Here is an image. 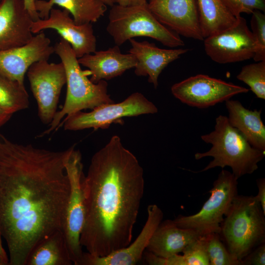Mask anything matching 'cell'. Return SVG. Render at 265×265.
<instances>
[{
	"instance_id": "1f68e13d",
	"label": "cell",
	"mask_w": 265,
	"mask_h": 265,
	"mask_svg": "<svg viewBox=\"0 0 265 265\" xmlns=\"http://www.w3.org/2000/svg\"><path fill=\"white\" fill-rule=\"evenodd\" d=\"M257 185L258 188V194L255 197L260 203L262 209L265 214V179L260 178L257 180Z\"/></svg>"
},
{
	"instance_id": "2e32d148",
	"label": "cell",
	"mask_w": 265,
	"mask_h": 265,
	"mask_svg": "<svg viewBox=\"0 0 265 265\" xmlns=\"http://www.w3.org/2000/svg\"><path fill=\"white\" fill-rule=\"evenodd\" d=\"M147 219L137 238L127 247L107 256L97 257L83 252L80 265H134L141 260L155 231L163 217L156 204L147 207Z\"/></svg>"
},
{
	"instance_id": "f1b7e54d",
	"label": "cell",
	"mask_w": 265,
	"mask_h": 265,
	"mask_svg": "<svg viewBox=\"0 0 265 265\" xmlns=\"http://www.w3.org/2000/svg\"><path fill=\"white\" fill-rule=\"evenodd\" d=\"M185 265H210L205 236H200L183 250Z\"/></svg>"
},
{
	"instance_id": "603a6c76",
	"label": "cell",
	"mask_w": 265,
	"mask_h": 265,
	"mask_svg": "<svg viewBox=\"0 0 265 265\" xmlns=\"http://www.w3.org/2000/svg\"><path fill=\"white\" fill-rule=\"evenodd\" d=\"M62 231H57L41 240L31 250L26 265H72Z\"/></svg>"
},
{
	"instance_id": "6da1fadb",
	"label": "cell",
	"mask_w": 265,
	"mask_h": 265,
	"mask_svg": "<svg viewBox=\"0 0 265 265\" xmlns=\"http://www.w3.org/2000/svg\"><path fill=\"white\" fill-rule=\"evenodd\" d=\"M71 148L51 151L19 144L0 132V234L9 265H26L41 240L63 231L70 192L65 160Z\"/></svg>"
},
{
	"instance_id": "277c9868",
	"label": "cell",
	"mask_w": 265,
	"mask_h": 265,
	"mask_svg": "<svg viewBox=\"0 0 265 265\" xmlns=\"http://www.w3.org/2000/svg\"><path fill=\"white\" fill-rule=\"evenodd\" d=\"M54 48V53L65 68L67 93L61 109L56 111L49 129L41 136L57 129L64 117L83 109H93L103 104L114 103L107 93V82L102 80L95 83L88 79L90 71L81 70L78 58L68 42L60 37Z\"/></svg>"
},
{
	"instance_id": "836d02e7",
	"label": "cell",
	"mask_w": 265,
	"mask_h": 265,
	"mask_svg": "<svg viewBox=\"0 0 265 265\" xmlns=\"http://www.w3.org/2000/svg\"><path fill=\"white\" fill-rule=\"evenodd\" d=\"M148 0H117V3L122 6H131L145 3Z\"/></svg>"
},
{
	"instance_id": "8fae6325",
	"label": "cell",
	"mask_w": 265,
	"mask_h": 265,
	"mask_svg": "<svg viewBox=\"0 0 265 265\" xmlns=\"http://www.w3.org/2000/svg\"><path fill=\"white\" fill-rule=\"evenodd\" d=\"M26 74L37 104L38 116L42 122L50 124L57 111L59 96L66 82L64 65L62 62L41 60L33 63Z\"/></svg>"
},
{
	"instance_id": "cb8c5ba5",
	"label": "cell",
	"mask_w": 265,
	"mask_h": 265,
	"mask_svg": "<svg viewBox=\"0 0 265 265\" xmlns=\"http://www.w3.org/2000/svg\"><path fill=\"white\" fill-rule=\"evenodd\" d=\"M199 21L205 39L232 26L236 21L221 0H197Z\"/></svg>"
},
{
	"instance_id": "44dd1931",
	"label": "cell",
	"mask_w": 265,
	"mask_h": 265,
	"mask_svg": "<svg viewBox=\"0 0 265 265\" xmlns=\"http://www.w3.org/2000/svg\"><path fill=\"white\" fill-rule=\"evenodd\" d=\"M230 125L238 130L254 147L265 150V126L261 119L262 110H249L238 100L225 101Z\"/></svg>"
},
{
	"instance_id": "5bb4252c",
	"label": "cell",
	"mask_w": 265,
	"mask_h": 265,
	"mask_svg": "<svg viewBox=\"0 0 265 265\" xmlns=\"http://www.w3.org/2000/svg\"><path fill=\"white\" fill-rule=\"evenodd\" d=\"M148 5L161 24L180 36L204 40L197 0H149Z\"/></svg>"
},
{
	"instance_id": "7402d4cb",
	"label": "cell",
	"mask_w": 265,
	"mask_h": 265,
	"mask_svg": "<svg viewBox=\"0 0 265 265\" xmlns=\"http://www.w3.org/2000/svg\"><path fill=\"white\" fill-rule=\"evenodd\" d=\"M54 5L68 11L78 25L97 22L107 9L101 0H36L35 6L39 18H47Z\"/></svg>"
},
{
	"instance_id": "ac0fdd59",
	"label": "cell",
	"mask_w": 265,
	"mask_h": 265,
	"mask_svg": "<svg viewBox=\"0 0 265 265\" xmlns=\"http://www.w3.org/2000/svg\"><path fill=\"white\" fill-rule=\"evenodd\" d=\"M131 48L129 53L136 58L137 63L134 73L137 76H148V82L155 88L158 86V78L162 70L171 62L187 53L188 49H164L147 41H137L134 38L129 40Z\"/></svg>"
},
{
	"instance_id": "60d3db41",
	"label": "cell",
	"mask_w": 265,
	"mask_h": 265,
	"mask_svg": "<svg viewBox=\"0 0 265 265\" xmlns=\"http://www.w3.org/2000/svg\"></svg>"
},
{
	"instance_id": "8992f818",
	"label": "cell",
	"mask_w": 265,
	"mask_h": 265,
	"mask_svg": "<svg viewBox=\"0 0 265 265\" xmlns=\"http://www.w3.org/2000/svg\"><path fill=\"white\" fill-rule=\"evenodd\" d=\"M106 31L120 46L136 37L153 38L170 48L184 46L180 36L161 24L150 11L148 2L131 6H111Z\"/></svg>"
},
{
	"instance_id": "4316f807",
	"label": "cell",
	"mask_w": 265,
	"mask_h": 265,
	"mask_svg": "<svg viewBox=\"0 0 265 265\" xmlns=\"http://www.w3.org/2000/svg\"><path fill=\"white\" fill-rule=\"evenodd\" d=\"M204 236L210 265H241L240 262L230 253L222 242L219 234Z\"/></svg>"
},
{
	"instance_id": "9a60e30c",
	"label": "cell",
	"mask_w": 265,
	"mask_h": 265,
	"mask_svg": "<svg viewBox=\"0 0 265 265\" xmlns=\"http://www.w3.org/2000/svg\"><path fill=\"white\" fill-rule=\"evenodd\" d=\"M53 53L50 39L41 31L23 46L0 51V74L24 83L29 68L36 62L48 60Z\"/></svg>"
},
{
	"instance_id": "d6a6232c",
	"label": "cell",
	"mask_w": 265,
	"mask_h": 265,
	"mask_svg": "<svg viewBox=\"0 0 265 265\" xmlns=\"http://www.w3.org/2000/svg\"><path fill=\"white\" fill-rule=\"evenodd\" d=\"M26 8L29 12L33 21L39 18L35 6V0H24Z\"/></svg>"
},
{
	"instance_id": "4fadbf2b",
	"label": "cell",
	"mask_w": 265,
	"mask_h": 265,
	"mask_svg": "<svg viewBox=\"0 0 265 265\" xmlns=\"http://www.w3.org/2000/svg\"><path fill=\"white\" fill-rule=\"evenodd\" d=\"M66 9L52 8L49 17L33 21L31 30L38 33L47 29L57 32L71 45L78 58L96 51L97 39L91 23L76 24Z\"/></svg>"
},
{
	"instance_id": "e575fe53",
	"label": "cell",
	"mask_w": 265,
	"mask_h": 265,
	"mask_svg": "<svg viewBox=\"0 0 265 265\" xmlns=\"http://www.w3.org/2000/svg\"><path fill=\"white\" fill-rule=\"evenodd\" d=\"M12 114L7 113L0 108V128L7 123Z\"/></svg>"
},
{
	"instance_id": "3957f363",
	"label": "cell",
	"mask_w": 265,
	"mask_h": 265,
	"mask_svg": "<svg viewBox=\"0 0 265 265\" xmlns=\"http://www.w3.org/2000/svg\"><path fill=\"white\" fill-rule=\"evenodd\" d=\"M201 138L212 146L207 152L196 153L195 159L212 157L213 160L199 172L216 167L223 169L229 166L238 180L255 171L265 156V150L253 147L238 130L230 125L226 116L219 115L215 119L214 130Z\"/></svg>"
},
{
	"instance_id": "d4e9b609",
	"label": "cell",
	"mask_w": 265,
	"mask_h": 265,
	"mask_svg": "<svg viewBox=\"0 0 265 265\" xmlns=\"http://www.w3.org/2000/svg\"><path fill=\"white\" fill-rule=\"evenodd\" d=\"M29 105L24 83L0 74V108L11 114L26 109Z\"/></svg>"
},
{
	"instance_id": "4dcf8cb0",
	"label": "cell",
	"mask_w": 265,
	"mask_h": 265,
	"mask_svg": "<svg viewBox=\"0 0 265 265\" xmlns=\"http://www.w3.org/2000/svg\"><path fill=\"white\" fill-rule=\"evenodd\" d=\"M241 265H265V243L254 248L240 261Z\"/></svg>"
},
{
	"instance_id": "ba28073f",
	"label": "cell",
	"mask_w": 265,
	"mask_h": 265,
	"mask_svg": "<svg viewBox=\"0 0 265 265\" xmlns=\"http://www.w3.org/2000/svg\"><path fill=\"white\" fill-rule=\"evenodd\" d=\"M65 168L69 179L70 192L63 231L73 264L80 265L83 253L80 236L84 220L82 186L84 175L81 154L74 146L66 158Z\"/></svg>"
},
{
	"instance_id": "e0dca14e",
	"label": "cell",
	"mask_w": 265,
	"mask_h": 265,
	"mask_svg": "<svg viewBox=\"0 0 265 265\" xmlns=\"http://www.w3.org/2000/svg\"><path fill=\"white\" fill-rule=\"evenodd\" d=\"M33 20L24 0H1L0 3V51L23 46L33 36Z\"/></svg>"
},
{
	"instance_id": "484cf974",
	"label": "cell",
	"mask_w": 265,
	"mask_h": 265,
	"mask_svg": "<svg viewBox=\"0 0 265 265\" xmlns=\"http://www.w3.org/2000/svg\"><path fill=\"white\" fill-rule=\"evenodd\" d=\"M237 78L248 85L257 98L265 99V60L244 66Z\"/></svg>"
},
{
	"instance_id": "d6986e66",
	"label": "cell",
	"mask_w": 265,
	"mask_h": 265,
	"mask_svg": "<svg viewBox=\"0 0 265 265\" xmlns=\"http://www.w3.org/2000/svg\"><path fill=\"white\" fill-rule=\"evenodd\" d=\"M78 62L90 71V80L95 83L119 76L127 70L134 68L137 63L132 54L123 53L117 45L85 54L78 58Z\"/></svg>"
},
{
	"instance_id": "52a82bcc",
	"label": "cell",
	"mask_w": 265,
	"mask_h": 265,
	"mask_svg": "<svg viewBox=\"0 0 265 265\" xmlns=\"http://www.w3.org/2000/svg\"><path fill=\"white\" fill-rule=\"evenodd\" d=\"M209 192L211 195L200 211L191 215H179L173 220L178 226L192 229L200 236L220 234L224 216L238 194V179L222 169Z\"/></svg>"
},
{
	"instance_id": "7c38bea8",
	"label": "cell",
	"mask_w": 265,
	"mask_h": 265,
	"mask_svg": "<svg viewBox=\"0 0 265 265\" xmlns=\"http://www.w3.org/2000/svg\"><path fill=\"white\" fill-rule=\"evenodd\" d=\"M174 96L189 106L205 108L226 101L249 89L220 79L199 74L173 84Z\"/></svg>"
},
{
	"instance_id": "7a4b0ae2",
	"label": "cell",
	"mask_w": 265,
	"mask_h": 265,
	"mask_svg": "<svg viewBox=\"0 0 265 265\" xmlns=\"http://www.w3.org/2000/svg\"><path fill=\"white\" fill-rule=\"evenodd\" d=\"M82 186V247L97 257L127 247L132 242L145 185L142 166L118 135L93 155Z\"/></svg>"
},
{
	"instance_id": "d590c367",
	"label": "cell",
	"mask_w": 265,
	"mask_h": 265,
	"mask_svg": "<svg viewBox=\"0 0 265 265\" xmlns=\"http://www.w3.org/2000/svg\"><path fill=\"white\" fill-rule=\"evenodd\" d=\"M0 257L2 259L5 265H9V259L4 249L1 242V237L0 234Z\"/></svg>"
},
{
	"instance_id": "83f0119b",
	"label": "cell",
	"mask_w": 265,
	"mask_h": 265,
	"mask_svg": "<svg viewBox=\"0 0 265 265\" xmlns=\"http://www.w3.org/2000/svg\"><path fill=\"white\" fill-rule=\"evenodd\" d=\"M251 14V32L257 45V50L253 58L259 62L265 60V15L259 10H254Z\"/></svg>"
},
{
	"instance_id": "30bf717a",
	"label": "cell",
	"mask_w": 265,
	"mask_h": 265,
	"mask_svg": "<svg viewBox=\"0 0 265 265\" xmlns=\"http://www.w3.org/2000/svg\"><path fill=\"white\" fill-rule=\"evenodd\" d=\"M203 41L207 55L220 64L249 59L257 50L255 39L246 19L241 16L232 26L205 38Z\"/></svg>"
},
{
	"instance_id": "f546056e",
	"label": "cell",
	"mask_w": 265,
	"mask_h": 265,
	"mask_svg": "<svg viewBox=\"0 0 265 265\" xmlns=\"http://www.w3.org/2000/svg\"><path fill=\"white\" fill-rule=\"evenodd\" d=\"M231 14L236 18L242 13L251 14L254 10L265 13V0H221Z\"/></svg>"
},
{
	"instance_id": "f35d334b",
	"label": "cell",
	"mask_w": 265,
	"mask_h": 265,
	"mask_svg": "<svg viewBox=\"0 0 265 265\" xmlns=\"http://www.w3.org/2000/svg\"><path fill=\"white\" fill-rule=\"evenodd\" d=\"M0 2H1V0H0Z\"/></svg>"
},
{
	"instance_id": "5b68a950",
	"label": "cell",
	"mask_w": 265,
	"mask_h": 265,
	"mask_svg": "<svg viewBox=\"0 0 265 265\" xmlns=\"http://www.w3.org/2000/svg\"><path fill=\"white\" fill-rule=\"evenodd\" d=\"M265 214L255 196L234 198L221 224L228 251L240 262L260 244L265 243Z\"/></svg>"
},
{
	"instance_id": "9c48e42d",
	"label": "cell",
	"mask_w": 265,
	"mask_h": 265,
	"mask_svg": "<svg viewBox=\"0 0 265 265\" xmlns=\"http://www.w3.org/2000/svg\"><path fill=\"white\" fill-rule=\"evenodd\" d=\"M157 106L142 93L135 92L118 103L103 104L89 112L74 113L64 119L65 130L79 131L86 129H106L113 123L120 122L126 117L158 112Z\"/></svg>"
},
{
	"instance_id": "8d00e7d4",
	"label": "cell",
	"mask_w": 265,
	"mask_h": 265,
	"mask_svg": "<svg viewBox=\"0 0 265 265\" xmlns=\"http://www.w3.org/2000/svg\"><path fill=\"white\" fill-rule=\"evenodd\" d=\"M106 5L112 6L117 3V0H101Z\"/></svg>"
},
{
	"instance_id": "ab89813d",
	"label": "cell",
	"mask_w": 265,
	"mask_h": 265,
	"mask_svg": "<svg viewBox=\"0 0 265 265\" xmlns=\"http://www.w3.org/2000/svg\"><path fill=\"white\" fill-rule=\"evenodd\" d=\"M36 0H35V1Z\"/></svg>"
},
{
	"instance_id": "ffe728a7",
	"label": "cell",
	"mask_w": 265,
	"mask_h": 265,
	"mask_svg": "<svg viewBox=\"0 0 265 265\" xmlns=\"http://www.w3.org/2000/svg\"><path fill=\"white\" fill-rule=\"evenodd\" d=\"M200 236L191 229L178 226L173 220L161 222L153 234L146 250L157 256L167 258L182 252Z\"/></svg>"
},
{
	"instance_id": "74e56055",
	"label": "cell",
	"mask_w": 265,
	"mask_h": 265,
	"mask_svg": "<svg viewBox=\"0 0 265 265\" xmlns=\"http://www.w3.org/2000/svg\"><path fill=\"white\" fill-rule=\"evenodd\" d=\"M0 265H5L0 257Z\"/></svg>"
}]
</instances>
